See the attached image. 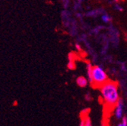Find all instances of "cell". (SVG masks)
<instances>
[{
	"label": "cell",
	"mask_w": 127,
	"mask_h": 126,
	"mask_svg": "<svg viewBox=\"0 0 127 126\" xmlns=\"http://www.w3.org/2000/svg\"><path fill=\"white\" fill-rule=\"evenodd\" d=\"M101 92L105 105L110 109L114 108L120 99L117 84L107 80L101 86Z\"/></svg>",
	"instance_id": "6da1fadb"
},
{
	"label": "cell",
	"mask_w": 127,
	"mask_h": 126,
	"mask_svg": "<svg viewBox=\"0 0 127 126\" xmlns=\"http://www.w3.org/2000/svg\"><path fill=\"white\" fill-rule=\"evenodd\" d=\"M107 81V76L104 69L99 66H92L90 82L93 87H101Z\"/></svg>",
	"instance_id": "7a4b0ae2"
},
{
	"label": "cell",
	"mask_w": 127,
	"mask_h": 126,
	"mask_svg": "<svg viewBox=\"0 0 127 126\" xmlns=\"http://www.w3.org/2000/svg\"><path fill=\"white\" fill-rule=\"evenodd\" d=\"M123 103L121 99H119L118 102L115 106V116L117 119H120L123 115Z\"/></svg>",
	"instance_id": "3957f363"
},
{
	"label": "cell",
	"mask_w": 127,
	"mask_h": 126,
	"mask_svg": "<svg viewBox=\"0 0 127 126\" xmlns=\"http://www.w3.org/2000/svg\"><path fill=\"white\" fill-rule=\"evenodd\" d=\"M76 84L79 87L83 88V87H86L87 85L88 81L84 76H79L76 79Z\"/></svg>",
	"instance_id": "277c9868"
},
{
	"label": "cell",
	"mask_w": 127,
	"mask_h": 126,
	"mask_svg": "<svg viewBox=\"0 0 127 126\" xmlns=\"http://www.w3.org/2000/svg\"><path fill=\"white\" fill-rule=\"evenodd\" d=\"M80 126H90L92 125V123H91V119L88 116V115H86L82 117V119H81V123L79 124Z\"/></svg>",
	"instance_id": "5b68a950"
},
{
	"label": "cell",
	"mask_w": 127,
	"mask_h": 126,
	"mask_svg": "<svg viewBox=\"0 0 127 126\" xmlns=\"http://www.w3.org/2000/svg\"><path fill=\"white\" fill-rule=\"evenodd\" d=\"M102 21H103L104 22L107 23V22H109V21L111 20V18H110L109 15H103L102 16Z\"/></svg>",
	"instance_id": "8992f818"
},
{
	"label": "cell",
	"mask_w": 127,
	"mask_h": 126,
	"mask_svg": "<svg viewBox=\"0 0 127 126\" xmlns=\"http://www.w3.org/2000/svg\"><path fill=\"white\" fill-rule=\"evenodd\" d=\"M118 125H119V126H126V125H127V118H126V116L123 117L121 123H120Z\"/></svg>",
	"instance_id": "52a82bcc"
},
{
	"label": "cell",
	"mask_w": 127,
	"mask_h": 126,
	"mask_svg": "<svg viewBox=\"0 0 127 126\" xmlns=\"http://www.w3.org/2000/svg\"><path fill=\"white\" fill-rule=\"evenodd\" d=\"M116 9H117V10H119V11H123V8L122 7H120V6H119V5H116Z\"/></svg>",
	"instance_id": "ba28073f"
},
{
	"label": "cell",
	"mask_w": 127,
	"mask_h": 126,
	"mask_svg": "<svg viewBox=\"0 0 127 126\" xmlns=\"http://www.w3.org/2000/svg\"><path fill=\"white\" fill-rule=\"evenodd\" d=\"M126 39H127V37H126Z\"/></svg>",
	"instance_id": "9c48e42d"
}]
</instances>
